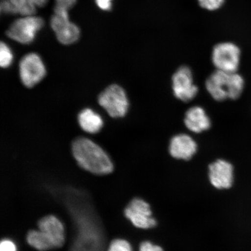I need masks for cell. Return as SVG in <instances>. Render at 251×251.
I'll use <instances>...</instances> for the list:
<instances>
[{
	"label": "cell",
	"instance_id": "4fadbf2b",
	"mask_svg": "<svg viewBox=\"0 0 251 251\" xmlns=\"http://www.w3.org/2000/svg\"><path fill=\"white\" fill-rule=\"evenodd\" d=\"M39 229L52 241L55 249L61 247L65 243L64 228L60 221L53 215H47L40 219Z\"/></svg>",
	"mask_w": 251,
	"mask_h": 251
},
{
	"label": "cell",
	"instance_id": "d4e9b609",
	"mask_svg": "<svg viewBox=\"0 0 251 251\" xmlns=\"http://www.w3.org/2000/svg\"><path fill=\"white\" fill-rule=\"evenodd\" d=\"M36 7H43L47 4L49 0H31Z\"/></svg>",
	"mask_w": 251,
	"mask_h": 251
},
{
	"label": "cell",
	"instance_id": "8992f818",
	"mask_svg": "<svg viewBox=\"0 0 251 251\" xmlns=\"http://www.w3.org/2000/svg\"><path fill=\"white\" fill-rule=\"evenodd\" d=\"M51 26L59 42L64 45H70L79 39L80 30L76 25L72 23L68 11L54 8V14L51 20Z\"/></svg>",
	"mask_w": 251,
	"mask_h": 251
},
{
	"label": "cell",
	"instance_id": "52a82bcc",
	"mask_svg": "<svg viewBox=\"0 0 251 251\" xmlns=\"http://www.w3.org/2000/svg\"><path fill=\"white\" fill-rule=\"evenodd\" d=\"M172 91L176 98L183 102L193 100L199 93L194 83L193 74L190 68L183 66L178 69L172 78Z\"/></svg>",
	"mask_w": 251,
	"mask_h": 251
},
{
	"label": "cell",
	"instance_id": "6da1fadb",
	"mask_svg": "<svg viewBox=\"0 0 251 251\" xmlns=\"http://www.w3.org/2000/svg\"><path fill=\"white\" fill-rule=\"evenodd\" d=\"M72 151L78 165L92 174L108 175L114 170L111 160L104 151L87 138L79 137L75 140Z\"/></svg>",
	"mask_w": 251,
	"mask_h": 251
},
{
	"label": "cell",
	"instance_id": "5b68a950",
	"mask_svg": "<svg viewBox=\"0 0 251 251\" xmlns=\"http://www.w3.org/2000/svg\"><path fill=\"white\" fill-rule=\"evenodd\" d=\"M42 18L34 15L26 16L19 19L12 24L6 34L12 40L23 45H28L33 42L36 34L44 26Z\"/></svg>",
	"mask_w": 251,
	"mask_h": 251
},
{
	"label": "cell",
	"instance_id": "7c38bea8",
	"mask_svg": "<svg viewBox=\"0 0 251 251\" xmlns=\"http://www.w3.org/2000/svg\"><path fill=\"white\" fill-rule=\"evenodd\" d=\"M184 123L188 130L194 133H201L211 126V120L201 106H194L185 114Z\"/></svg>",
	"mask_w": 251,
	"mask_h": 251
},
{
	"label": "cell",
	"instance_id": "5bb4252c",
	"mask_svg": "<svg viewBox=\"0 0 251 251\" xmlns=\"http://www.w3.org/2000/svg\"><path fill=\"white\" fill-rule=\"evenodd\" d=\"M78 124L86 132L94 134L98 133L103 126V120L101 116L93 110L84 109L78 117Z\"/></svg>",
	"mask_w": 251,
	"mask_h": 251
},
{
	"label": "cell",
	"instance_id": "2e32d148",
	"mask_svg": "<svg viewBox=\"0 0 251 251\" xmlns=\"http://www.w3.org/2000/svg\"><path fill=\"white\" fill-rule=\"evenodd\" d=\"M17 9L18 14L24 17L34 15L36 12V7L31 0H9Z\"/></svg>",
	"mask_w": 251,
	"mask_h": 251
},
{
	"label": "cell",
	"instance_id": "cb8c5ba5",
	"mask_svg": "<svg viewBox=\"0 0 251 251\" xmlns=\"http://www.w3.org/2000/svg\"><path fill=\"white\" fill-rule=\"evenodd\" d=\"M98 7L104 11H109L112 8V0H96Z\"/></svg>",
	"mask_w": 251,
	"mask_h": 251
},
{
	"label": "cell",
	"instance_id": "44dd1931",
	"mask_svg": "<svg viewBox=\"0 0 251 251\" xmlns=\"http://www.w3.org/2000/svg\"><path fill=\"white\" fill-rule=\"evenodd\" d=\"M76 1L77 0H56L55 8L68 11L69 9L74 7L76 4Z\"/></svg>",
	"mask_w": 251,
	"mask_h": 251
},
{
	"label": "cell",
	"instance_id": "8fae6325",
	"mask_svg": "<svg viewBox=\"0 0 251 251\" xmlns=\"http://www.w3.org/2000/svg\"><path fill=\"white\" fill-rule=\"evenodd\" d=\"M197 150L196 141L187 134L175 135L169 143V153L173 158L177 159L188 161L196 154Z\"/></svg>",
	"mask_w": 251,
	"mask_h": 251
},
{
	"label": "cell",
	"instance_id": "d6986e66",
	"mask_svg": "<svg viewBox=\"0 0 251 251\" xmlns=\"http://www.w3.org/2000/svg\"><path fill=\"white\" fill-rule=\"evenodd\" d=\"M201 7L209 11H215L221 8L225 0H198Z\"/></svg>",
	"mask_w": 251,
	"mask_h": 251
},
{
	"label": "cell",
	"instance_id": "7402d4cb",
	"mask_svg": "<svg viewBox=\"0 0 251 251\" xmlns=\"http://www.w3.org/2000/svg\"><path fill=\"white\" fill-rule=\"evenodd\" d=\"M139 251H164L162 248L150 242L144 241L140 244Z\"/></svg>",
	"mask_w": 251,
	"mask_h": 251
},
{
	"label": "cell",
	"instance_id": "9a60e30c",
	"mask_svg": "<svg viewBox=\"0 0 251 251\" xmlns=\"http://www.w3.org/2000/svg\"><path fill=\"white\" fill-rule=\"evenodd\" d=\"M26 240L31 247L40 251L55 249L54 245L43 231L31 230L28 232Z\"/></svg>",
	"mask_w": 251,
	"mask_h": 251
},
{
	"label": "cell",
	"instance_id": "603a6c76",
	"mask_svg": "<svg viewBox=\"0 0 251 251\" xmlns=\"http://www.w3.org/2000/svg\"><path fill=\"white\" fill-rule=\"evenodd\" d=\"M0 251H17V249L11 241L4 240L0 243Z\"/></svg>",
	"mask_w": 251,
	"mask_h": 251
},
{
	"label": "cell",
	"instance_id": "ba28073f",
	"mask_svg": "<svg viewBox=\"0 0 251 251\" xmlns=\"http://www.w3.org/2000/svg\"><path fill=\"white\" fill-rule=\"evenodd\" d=\"M20 74L22 82L27 88L39 83L46 75L42 59L35 53L25 55L20 63Z\"/></svg>",
	"mask_w": 251,
	"mask_h": 251
},
{
	"label": "cell",
	"instance_id": "9c48e42d",
	"mask_svg": "<svg viewBox=\"0 0 251 251\" xmlns=\"http://www.w3.org/2000/svg\"><path fill=\"white\" fill-rule=\"evenodd\" d=\"M149 203L141 199H134L125 209V215L135 227L142 229L154 227L156 221L152 216Z\"/></svg>",
	"mask_w": 251,
	"mask_h": 251
},
{
	"label": "cell",
	"instance_id": "e0dca14e",
	"mask_svg": "<svg viewBox=\"0 0 251 251\" xmlns=\"http://www.w3.org/2000/svg\"><path fill=\"white\" fill-rule=\"evenodd\" d=\"M13 61V54L9 47L4 42L0 45V65L3 68L9 67Z\"/></svg>",
	"mask_w": 251,
	"mask_h": 251
},
{
	"label": "cell",
	"instance_id": "7a4b0ae2",
	"mask_svg": "<svg viewBox=\"0 0 251 251\" xmlns=\"http://www.w3.org/2000/svg\"><path fill=\"white\" fill-rule=\"evenodd\" d=\"M244 78L237 72L216 70L205 81L207 92L217 101L237 100L244 89Z\"/></svg>",
	"mask_w": 251,
	"mask_h": 251
},
{
	"label": "cell",
	"instance_id": "ffe728a7",
	"mask_svg": "<svg viewBox=\"0 0 251 251\" xmlns=\"http://www.w3.org/2000/svg\"><path fill=\"white\" fill-rule=\"evenodd\" d=\"M0 9L3 13L7 14H18L17 9L9 0H3L0 5Z\"/></svg>",
	"mask_w": 251,
	"mask_h": 251
},
{
	"label": "cell",
	"instance_id": "3957f363",
	"mask_svg": "<svg viewBox=\"0 0 251 251\" xmlns=\"http://www.w3.org/2000/svg\"><path fill=\"white\" fill-rule=\"evenodd\" d=\"M99 103L114 118L124 117L129 108L126 93L118 84L110 85L100 94Z\"/></svg>",
	"mask_w": 251,
	"mask_h": 251
},
{
	"label": "cell",
	"instance_id": "277c9868",
	"mask_svg": "<svg viewBox=\"0 0 251 251\" xmlns=\"http://www.w3.org/2000/svg\"><path fill=\"white\" fill-rule=\"evenodd\" d=\"M241 61V50L235 44L224 42L213 47L212 62L216 70L225 72H237Z\"/></svg>",
	"mask_w": 251,
	"mask_h": 251
},
{
	"label": "cell",
	"instance_id": "ac0fdd59",
	"mask_svg": "<svg viewBox=\"0 0 251 251\" xmlns=\"http://www.w3.org/2000/svg\"><path fill=\"white\" fill-rule=\"evenodd\" d=\"M108 251H133L129 243L122 239L113 240L109 245Z\"/></svg>",
	"mask_w": 251,
	"mask_h": 251
},
{
	"label": "cell",
	"instance_id": "30bf717a",
	"mask_svg": "<svg viewBox=\"0 0 251 251\" xmlns=\"http://www.w3.org/2000/svg\"><path fill=\"white\" fill-rule=\"evenodd\" d=\"M209 178L217 189H228L233 183V166L224 159H218L209 166Z\"/></svg>",
	"mask_w": 251,
	"mask_h": 251
}]
</instances>
